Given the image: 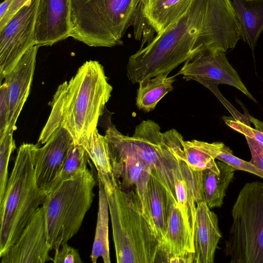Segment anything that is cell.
Listing matches in <instances>:
<instances>
[{"mask_svg": "<svg viewBox=\"0 0 263 263\" xmlns=\"http://www.w3.org/2000/svg\"><path fill=\"white\" fill-rule=\"evenodd\" d=\"M241 39L232 0H194L171 27L130 55L127 71L136 82L166 75L197 55L223 52Z\"/></svg>", "mask_w": 263, "mask_h": 263, "instance_id": "cell-1", "label": "cell"}, {"mask_svg": "<svg viewBox=\"0 0 263 263\" xmlns=\"http://www.w3.org/2000/svg\"><path fill=\"white\" fill-rule=\"evenodd\" d=\"M112 91L103 66L97 61L85 62L69 81L58 87L38 142L45 144L59 127L67 129L74 142L93 131Z\"/></svg>", "mask_w": 263, "mask_h": 263, "instance_id": "cell-2", "label": "cell"}, {"mask_svg": "<svg viewBox=\"0 0 263 263\" xmlns=\"http://www.w3.org/2000/svg\"><path fill=\"white\" fill-rule=\"evenodd\" d=\"M145 0H70V36L91 47L122 44L129 27L141 20Z\"/></svg>", "mask_w": 263, "mask_h": 263, "instance_id": "cell-3", "label": "cell"}, {"mask_svg": "<svg viewBox=\"0 0 263 263\" xmlns=\"http://www.w3.org/2000/svg\"><path fill=\"white\" fill-rule=\"evenodd\" d=\"M38 144L23 143L18 148L3 200L0 203V257L17 240L32 216L47 199L37 186L34 158Z\"/></svg>", "mask_w": 263, "mask_h": 263, "instance_id": "cell-4", "label": "cell"}, {"mask_svg": "<svg viewBox=\"0 0 263 263\" xmlns=\"http://www.w3.org/2000/svg\"><path fill=\"white\" fill-rule=\"evenodd\" d=\"M118 263H154L160 243L134 190L106 193Z\"/></svg>", "mask_w": 263, "mask_h": 263, "instance_id": "cell-5", "label": "cell"}, {"mask_svg": "<svg viewBox=\"0 0 263 263\" xmlns=\"http://www.w3.org/2000/svg\"><path fill=\"white\" fill-rule=\"evenodd\" d=\"M96 184L92 172L87 168L61 182L47 194L45 203L47 242L55 253L79 231L92 203Z\"/></svg>", "mask_w": 263, "mask_h": 263, "instance_id": "cell-6", "label": "cell"}, {"mask_svg": "<svg viewBox=\"0 0 263 263\" xmlns=\"http://www.w3.org/2000/svg\"><path fill=\"white\" fill-rule=\"evenodd\" d=\"M232 224L226 242L231 263H263V182L246 183L232 211Z\"/></svg>", "mask_w": 263, "mask_h": 263, "instance_id": "cell-7", "label": "cell"}, {"mask_svg": "<svg viewBox=\"0 0 263 263\" xmlns=\"http://www.w3.org/2000/svg\"><path fill=\"white\" fill-rule=\"evenodd\" d=\"M40 0H29L0 30L1 82L25 54L35 45L36 13Z\"/></svg>", "mask_w": 263, "mask_h": 263, "instance_id": "cell-8", "label": "cell"}, {"mask_svg": "<svg viewBox=\"0 0 263 263\" xmlns=\"http://www.w3.org/2000/svg\"><path fill=\"white\" fill-rule=\"evenodd\" d=\"M119 132L114 125H110L104 135L114 176L121 190L136 192L143 206L150 175L154 168L124 143Z\"/></svg>", "mask_w": 263, "mask_h": 263, "instance_id": "cell-9", "label": "cell"}, {"mask_svg": "<svg viewBox=\"0 0 263 263\" xmlns=\"http://www.w3.org/2000/svg\"><path fill=\"white\" fill-rule=\"evenodd\" d=\"M186 80H193L203 85L215 95L219 92L217 85L227 84L238 89L257 102L247 89L238 73L229 62L225 53L200 54L184 63L176 74Z\"/></svg>", "mask_w": 263, "mask_h": 263, "instance_id": "cell-10", "label": "cell"}, {"mask_svg": "<svg viewBox=\"0 0 263 263\" xmlns=\"http://www.w3.org/2000/svg\"><path fill=\"white\" fill-rule=\"evenodd\" d=\"M74 140L65 128L59 127L45 145L36 148L34 158L35 177L38 187L48 194L58 180Z\"/></svg>", "mask_w": 263, "mask_h": 263, "instance_id": "cell-11", "label": "cell"}, {"mask_svg": "<svg viewBox=\"0 0 263 263\" xmlns=\"http://www.w3.org/2000/svg\"><path fill=\"white\" fill-rule=\"evenodd\" d=\"M47 242L45 203L39 207L14 245L2 257V263H44L53 261Z\"/></svg>", "mask_w": 263, "mask_h": 263, "instance_id": "cell-12", "label": "cell"}, {"mask_svg": "<svg viewBox=\"0 0 263 263\" xmlns=\"http://www.w3.org/2000/svg\"><path fill=\"white\" fill-rule=\"evenodd\" d=\"M70 0H40L36 13L35 45L52 46L70 36Z\"/></svg>", "mask_w": 263, "mask_h": 263, "instance_id": "cell-13", "label": "cell"}, {"mask_svg": "<svg viewBox=\"0 0 263 263\" xmlns=\"http://www.w3.org/2000/svg\"><path fill=\"white\" fill-rule=\"evenodd\" d=\"M39 47L35 45L28 49L4 78L9 103L8 131L16 128V121L29 96Z\"/></svg>", "mask_w": 263, "mask_h": 263, "instance_id": "cell-14", "label": "cell"}, {"mask_svg": "<svg viewBox=\"0 0 263 263\" xmlns=\"http://www.w3.org/2000/svg\"><path fill=\"white\" fill-rule=\"evenodd\" d=\"M193 239L187 227L177 199L168 194L167 226L164 245L158 251L163 262H175L177 257L186 263H193Z\"/></svg>", "mask_w": 263, "mask_h": 263, "instance_id": "cell-15", "label": "cell"}, {"mask_svg": "<svg viewBox=\"0 0 263 263\" xmlns=\"http://www.w3.org/2000/svg\"><path fill=\"white\" fill-rule=\"evenodd\" d=\"M221 234L217 215L203 201L196 203L193 263H213Z\"/></svg>", "mask_w": 263, "mask_h": 263, "instance_id": "cell-16", "label": "cell"}, {"mask_svg": "<svg viewBox=\"0 0 263 263\" xmlns=\"http://www.w3.org/2000/svg\"><path fill=\"white\" fill-rule=\"evenodd\" d=\"M235 170L221 161L204 170L194 172L197 202H205L210 208L222 206L226 191L233 181Z\"/></svg>", "mask_w": 263, "mask_h": 263, "instance_id": "cell-17", "label": "cell"}, {"mask_svg": "<svg viewBox=\"0 0 263 263\" xmlns=\"http://www.w3.org/2000/svg\"><path fill=\"white\" fill-rule=\"evenodd\" d=\"M171 170L177 202L193 239L197 189L194 172L184 160L183 149L173 156Z\"/></svg>", "mask_w": 263, "mask_h": 263, "instance_id": "cell-18", "label": "cell"}, {"mask_svg": "<svg viewBox=\"0 0 263 263\" xmlns=\"http://www.w3.org/2000/svg\"><path fill=\"white\" fill-rule=\"evenodd\" d=\"M169 193L158 174L153 170L145 193L142 209L159 241L160 248L165 241Z\"/></svg>", "mask_w": 263, "mask_h": 263, "instance_id": "cell-19", "label": "cell"}, {"mask_svg": "<svg viewBox=\"0 0 263 263\" xmlns=\"http://www.w3.org/2000/svg\"><path fill=\"white\" fill-rule=\"evenodd\" d=\"M194 0H145L144 17L150 27L160 35L178 21Z\"/></svg>", "mask_w": 263, "mask_h": 263, "instance_id": "cell-20", "label": "cell"}, {"mask_svg": "<svg viewBox=\"0 0 263 263\" xmlns=\"http://www.w3.org/2000/svg\"><path fill=\"white\" fill-rule=\"evenodd\" d=\"M77 142L88 154L97 170L98 179L102 182L106 193L117 188L118 185L114 176L105 136L99 134L96 128L82 136Z\"/></svg>", "mask_w": 263, "mask_h": 263, "instance_id": "cell-21", "label": "cell"}, {"mask_svg": "<svg viewBox=\"0 0 263 263\" xmlns=\"http://www.w3.org/2000/svg\"><path fill=\"white\" fill-rule=\"evenodd\" d=\"M238 16L241 39L254 51L263 31V0H232Z\"/></svg>", "mask_w": 263, "mask_h": 263, "instance_id": "cell-22", "label": "cell"}, {"mask_svg": "<svg viewBox=\"0 0 263 263\" xmlns=\"http://www.w3.org/2000/svg\"><path fill=\"white\" fill-rule=\"evenodd\" d=\"M176 75H159L140 81L136 96V105L148 112L155 109L160 100L173 89Z\"/></svg>", "mask_w": 263, "mask_h": 263, "instance_id": "cell-23", "label": "cell"}, {"mask_svg": "<svg viewBox=\"0 0 263 263\" xmlns=\"http://www.w3.org/2000/svg\"><path fill=\"white\" fill-rule=\"evenodd\" d=\"M99 185V209L94 241L92 245L91 260L96 263L99 257L103 258L104 263H110L108 239V203L103 185L98 179Z\"/></svg>", "mask_w": 263, "mask_h": 263, "instance_id": "cell-24", "label": "cell"}, {"mask_svg": "<svg viewBox=\"0 0 263 263\" xmlns=\"http://www.w3.org/2000/svg\"><path fill=\"white\" fill-rule=\"evenodd\" d=\"M224 145L221 142L209 143L192 140L184 141V159L194 172H199L212 167Z\"/></svg>", "mask_w": 263, "mask_h": 263, "instance_id": "cell-25", "label": "cell"}, {"mask_svg": "<svg viewBox=\"0 0 263 263\" xmlns=\"http://www.w3.org/2000/svg\"><path fill=\"white\" fill-rule=\"evenodd\" d=\"M89 159V156L85 148L74 142L69 151L57 185L87 170Z\"/></svg>", "mask_w": 263, "mask_h": 263, "instance_id": "cell-26", "label": "cell"}, {"mask_svg": "<svg viewBox=\"0 0 263 263\" xmlns=\"http://www.w3.org/2000/svg\"><path fill=\"white\" fill-rule=\"evenodd\" d=\"M13 130H9L0 138V203L5 196L8 181V164L11 154L16 148Z\"/></svg>", "mask_w": 263, "mask_h": 263, "instance_id": "cell-27", "label": "cell"}, {"mask_svg": "<svg viewBox=\"0 0 263 263\" xmlns=\"http://www.w3.org/2000/svg\"><path fill=\"white\" fill-rule=\"evenodd\" d=\"M216 159L223 161L232 166L235 171L241 170L255 175L263 179V172L254 166L250 161L248 162L235 156L232 150L224 145L221 152Z\"/></svg>", "mask_w": 263, "mask_h": 263, "instance_id": "cell-28", "label": "cell"}, {"mask_svg": "<svg viewBox=\"0 0 263 263\" xmlns=\"http://www.w3.org/2000/svg\"><path fill=\"white\" fill-rule=\"evenodd\" d=\"M226 124L233 129L243 134L245 136L251 137L263 145V132L253 128L250 124L236 120L228 117H223Z\"/></svg>", "mask_w": 263, "mask_h": 263, "instance_id": "cell-29", "label": "cell"}, {"mask_svg": "<svg viewBox=\"0 0 263 263\" xmlns=\"http://www.w3.org/2000/svg\"><path fill=\"white\" fill-rule=\"evenodd\" d=\"M9 103L8 86L5 82L0 87V138L8 131Z\"/></svg>", "mask_w": 263, "mask_h": 263, "instance_id": "cell-30", "label": "cell"}, {"mask_svg": "<svg viewBox=\"0 0 263 263\" xmlns=\"http://www.w3.org/2000/svg\"><path fill=\"white\" fill-rule=\"evenodd\" d=\"M62 248L55 253L53 258L54 263H82V260L80 257L77 249L69 246L67 242L61 245Z\"/></svg>", "mask_w": 263, "mask_h": 263, "instance_id": "cell-31", "label": "cell"}, {"mask_svg": "<svg viewBox=\"0 0 263 263\" xmlns=\"http://www.w3.org/2000/svg\"><path fill=\"white\" fill-rule=\"evenodd\" d=\"M245 138L251 155L250 162L263 172V145L251 137Z\"/></svg>", "mask_w": 263, "mask_h": 263, "instance_id": "cell-32", "label": "cell"}, {"mask_svg": "<svg viewBox=\"0 0 263 263\" xmlns=\"http://www.w3.org/2000/svg\"><path fill=\"white\" fill-rule=\"evenodd\" d=\"M29 0H14L8 10L0 20V30L5 27L15 13Z\"/></svg>", "mask_w": 263, "mask_h": 263, "instance_id": "cell-33", "label": "cell"}, {"mask_svg": "<svg viewBox=\"0 0 263 263\" xmlns=\"http://www.w3.org/2000/svg\"><path fill=\"white\" fill-rule=\"evenodd\" d=\"M14 0H4L0 6V20L5 15Z\"/></svg>", "mask_w": 263, "mask_h": 263, "instance_id": "cell-34", "label": "cell"}, {"mask_svg": "<svg viewBox=\"0 0 263 263\" xmlns=\"http://www.w3.org/2000/svg\"><path fill=\"white\" fill-rule=\"evenodd\" d=\"M250 122L254 125L256 129L263 132V122L249 115Z\"/></svg>", "mask_w": 263, "mask_h": 263, "instance_id": "cell-35", "label": "cell"}, {"mask_svg": "<svg viewBox=\"0 0 263 263\" xmlns=\"http://www.w3.org/2000/svg\"><path fill=\"white\" fill-rule=\"evenodd\" d=\"M245 1H250V0H245Z\"/></svg>", "mask_w": 263, "mask_h": 263, "instance_id": "cell-36", "label": "cell"}]
</instances>
